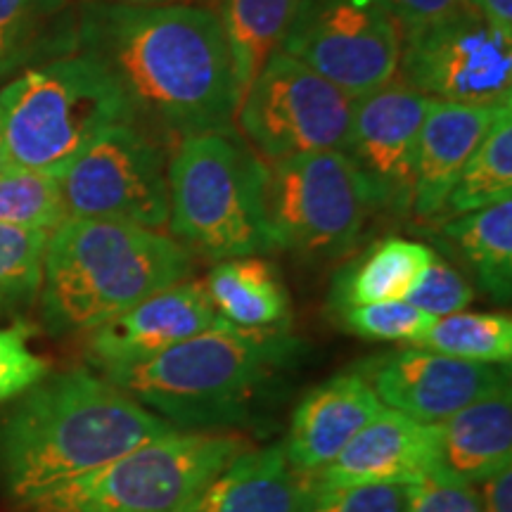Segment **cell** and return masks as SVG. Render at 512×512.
<instances>
[{
  "mask_svg": "<svg viewBox=\"0 0 512 512\" xmlns=\"http://www.w3.org/2000/svg\"><path fill=\"white\" fill-rule=\"evenodd\" d=\"M79 48L119 81L136 124L145 119L181 140L233 131L240 93L221 17L209 5L95 0L81 10Z\"/></svg>",
  "mask_w": 512,
  "mask_h": 512,
  "instance_id": "cell-1",
  "label": "cell"
},
{
  "mask_svg": "<svg viewBox=\"0 0 512 512\" xmlns=\"http://www.w3.org/2000/svg\"><path fill=\"white\" fill-rule=\"evenodd\" d=\"M50 233L0 223V302H24L41 290Z\"/></svg>",
  "mask_w": 512,
  "mask_h": 512,
  "instance_id": "cell-29",
  "label": "cell"
},
{
  "mask_svg": "<svg viewBox=\"0 0 512 512\" xmlns=\"http://www.w3.org/2000/svg\"><path fill=\"white\" fill-rule=\"evenodd\" d=\"M247 444L223 432L176 430L69 479L31 512H185Z\"/></svg>",
  "mask_w": 512,
  "mask_h": 512,
  "instance_id": "cell-7",
  "label": "cell"
},
{
  "mask_svg": "<svg viewBox=\"0 0 512 512\" xmlns=\"http://www.w3.org/2000/svg\"><path fill=\"white\" fill-rule=\"evenodd\" d=\"M339 318H342L344 328L358 337L408 344H418L437 320L408 302L347 306V309H339Z\"/></svg>",
  "mask_w": 512,
  "mask_h": 512,
  "instance_id": "cell-30",
  "label": "cell"
},
{
  "mask_svg": "<svg viewBox=\"0 0 512 512\" xmlns=\"http://www.w3.org/2000/svg\"><path fill=\"white\" fill-rule=\"evenodd\" d=\"M382 408L373 387L356 370L330 377L294 408L283 441L287 460L304 475H316Z\"/></svg>",
  "mask_w": 512,
  "mask_h": 512,
  "instance_id": "cell-18",
  "label": "cell"
},
{
  "mask_svg": "<svg viewBox=\"0 0 512 512\" xmlns=\"http://www.w3.org/2000/svg\"><path fill=\"white\" fill-rule=\"evenodd\" d=\"M401 81L432 100L463 105L512 102V36L475 8L401 38Z\"/></svg>",
  "mask_w": 512,
  "mask_h": 512,
  "instance_id": "cell-12",
  "label": "cell"
},
{
  "mask_svg": "<svg viewBox=\"0 0 512 512\" xmlns=\"http://www.w3.org/2000/svg\"><path fill=\"white\" fill-rule=\"evenodd\" d=\"M437 425H425L384 406L337 458L311 477L313 489L366 484H413L432 475Z\"/></svg>",
  "mask_w": 512,
  "mask_h": 512,
  "instance_id": "cell-16",
  "label": "cell"
},
{
  "mask_svg": "<svg viewBox=\"0 0 512 512\" xmlns=\"http://www.w3.org/2000/svg\"><path fill=\"white\" fill-rule=\"evenodd\" d=\"M302 354V339L285 330H245L219 318L164 354L105 377L176 430L219 432L273 399Z\"/></svg>",
  "mask_w": 512,
  "mask_h": 512,
  "instance_id": "cell-3",
  "label": "cell"
},
{
  "mask_svg": "<svg viewBox=\"0 0 512 512\" xmlns=\"http://www.w3.org/2000/svg\"><path fill=\"white\" fill-rule=\"evenodd\" d=\"M413 347L437 351L460 361L510 366L512 320L508 313L458 311L434 320L425 337Z\"/></svg>",
  "mask_w": 512,
  "mask_h": 512,
  "instance_id": "cell-27",
  "label": "cell"
},
{
  "mask_svg": "<svg viewBox=\"0 0 512 512\" xmlns=\"http://www.w3.org/2000/svg\"><path fill=\"white\" fill-rule=\"evenodd\" d=\"M299 3L302 0H223L219 17L240 100L264 64L283 46Z\"/></svg>",
  "mask_w": 512,
  "mask_h": 512,
  "instance_id": "cell-25",
  "label": "cell"
},
{
  "mask_svg": "<svg viewBox=\"0 0 512 512\" xmlns=\"http://www.w3.org/2000/svg\"><path fill=\"white\" fill-rule=\"evenodd\" d=\"M219 318L204 283L183 280L95 328L93 361L102 373L138 366L209 330Z\"/></svg>",
  "mask_w": 512,
  "mask_h": 512,
  "instance_id": "cell-15",
  "label": "cell"
},
{
  "mask_svg": "<svg viewBox=\"0 0 512 512\" xmlns=\"http://www.w3.org/2000/svg\"><path fill=\"white\" fill-rule=\"evenodd\" d=\"M403 302L418 306L420 311L430 313L434 318H444L451 313L467 311V306L475 302V290L456 266L434 254L432 264L420 275V280Z\"/></svg>",
  "mask_w": 512,
  "mask_h": 512,
  "instance_id": "cell-31",
  "label": "cell"
},
{
  "mask_svg": "<svg viewBox=\"0 0 512 512\" xmlns=\"http://www.w3.org/2000/svg\"><path fill=\"white\" fill-rule=\"evenodd\" d=\"M207 294L216 313L245 330H283L290 297L280 275L259 256L219 261L207 275Z\"/></svg>",
  "mask_w": 512,
  "mask_h": 512,
  "instance_id": "cell-22",
  "label": "cell"
},
{
  "mask_svg": "<svg viewBox=\"0 0 512 512\" xmlns=\"http://www.w3.org/2000/svg\"><path fill=\"white\" fill-rule=\"evenodd\" d=\"M441 235L477 275V283L496 302L512 292V200L453 216Z\"/></svg>",
  "mask_w": 512,
  "mask_h": 512,
  "instance_id": "cell-23",
  "label": "cell"
},
{
  "mask_svg": "<svg viewBox=\"0 0 512 512\" xmlns=\"http://www.w3.org/2000/svg\"><path fill=\"white\" fill-rule=\"evenodd\" d=\"M114 3H128V5H166V3H197V0H114ZM202 5V0H200Z\"/></svg>",
  "mask_w": 512,
  "mask_h": 512,
  "instance_id": "cell-38",
  "label": "cell"
},
{
  "mask_svg": "<svg viewBox=\"0 0 512 512\" xmlns=\"http://www.w3.org/2000/svg\"><path fill=\"white\" fill-rule=\"evenodd\" d=\"M354 370L366 377L382 406L425 425H439L510 384L503 366L460 361L420 347L366 358Z\"/></svg>",
  "mask_w": 512,
  "mask_h": 512,
  "instance_id": "cell-13",
  "label": "cell"
},
{
  "mask_svg": "<svg viewBox=\"0 0 512 512\" xmlns=\"http://www.w3.org/2000/svg\"><path fill=\"white\" fill-rule=\"evenodd\" d=\"M50 366L29 349L27 330H0V403L29 392L48 375Z\"/></svg>",
  "mask_w": 512,
  "mask_h": 512,
  "instance_id": "cell-33",
  "label": "cell"
},
{
  "mask_svg": "<svg viewBox=\"0 0 512 512\" xmlns=\"http://www.w3.org/2000/svg\"><path fill=\"white\" fill-rule=\"evenodd\" d=\"M166 152L150 131L119 124L57 176L67 219H102L159 230L169 223Z\"/></svg>",
  "mask_w": 512,
  "mask_h": 512,
  "instance_id": "cell-10",
  "label": "cell"
},
{
  "mask_svg": "<svg viewBox=\"0 0 512 512\" xmlns=\"http://www.w3.org/2000/svg\"><path fill=\"white\" fill-rule=\"evenodd\" d=\"M356 100L278 50L242 95V133L268 162L304 152L344 150Z\"/></svg>",
  "mask_w": 512,
  "mask_h": 512,
  "instance_id": "cell-9",
  "label": "cell"
},
{
  "mask_svg": "<svg viewBox=\"0 0 512 512\" xmlns=\"http://www.w3.org/2000/svg\"><path fill=\"white\" fill-rule=\"evenodd\" d=\"M408 512H482L477 489L427 475L408 484Z\"/></svg>",
  "mask_w": 512,
  "mask_h": 512,
  "instance_id": "cell-34",
  "label": "cell"
},
{
  "mask_svg": "<svg viewBox=\"0 0 512 512\" xmlns=\"http://www.w3.org/2000/svg\"><path fill=\"white\" fill-rule=\"evenodd\" d=\"M280 50L358 100L399 74L401 29L382 0H302Z\"/></svg>",
  "mask_w": 512,
  "mask_h": 512,
  "instance_id": "cell-11",
  "label": "cell"
},
{
  "mask_svg": "<svg viewBox=\"0 0 512 512\" xmlns=\"http://www.w3.org/2000/svg\"><path fill=\"white\" fill-rule=\"evenodd\" d=\"M190 273L192 254L159 230L67 219L43 256V323L55 335L95 330Z\"/></svg>",
  "mask_w": 512,
  "mask_h": 512,
  "instance_id": "cell-4",
  "label": "cell"
},
{
  "mask_svg": "<svg viewBox=\"0 0 512 512\" xmlns=\"http://www.w3.org/2000/svg\"><path fill=\"white\" fill-rule=\"evenodd\" d=\"M304 512H408V484L313 489Z\"/></svg>",
  "mask_w": 512,
  "mask_h": 512,
  "instance_id": "cell-32",
  "label": "cell"
},
{
  "mask_svg": "<svg viewBox=\"0 0 512 512\" xmlns=\"http://www.w3.org/2000/svg\"><path fill=\"white\" fill-rule=\"evenodd\" d=\"M467 3H470V8H472V0H467Z\"/></svg>",
  "mask_w": 512,
  "mask_h": 512,
  "instance_id": "cell-40",
  "label": "cell"
},
{
  "mask_svg": "<svg viewBox=\"0 0 512 512\" xmlns=\"http://www.w3.org/2000/svg\"><path fill=\"white\" fill-rule=\"evenodd\" d=\"M505 467H512L510 384L439 422L432 475L477 486Z\"/></svg>",
  "mask_w": 512,
  "mask_h": 512,
  "instance_id": "cell-19",
  "label": "cell"
},
{
  "mask_svg": "<svg viewBox=\"0 0 512 512\" xmlns=\"http://www.w3.org/2000/svg\"><path fill=\"white\" fill-rule=\"evenodd\" d=\"M174 240L214 261L275 249L266 216V164L233 131L197 133L166 166Z\"/></svg>",
  "mask_w": 512,
  "mask_h": 512,
  "instance_id": "cell-6",
  "label": "cell"
},
{
  "mask_svg": "<svg viewBox=\"0 0 512 512\" xmlns=\"http://www.w3.org/2000/svg\"><path fill=\"white\" fill-rule=\"evenodd\" d=\"M472 8L491 29L512 36V0H472Z\"/></svg>",
  "mask_w": 512,
  "mask_h": 512,
  "instance_id": "cell-37",
  "label": "cell"
},
{
  "mask_svg": "<svg viewBox=\"0 0 512 512\" xmlns=\"http://www.w3.org/2000/svg\"><path fill=\"white\" fill-rule=\"evenodd\" d=\"M373 185L339 150L268 162L266 216L275 247L311 261L337 259L354 245L370 211Z\"/></svg>",
  "mask_w": 512,
  "mask_h": 512,
  "instance_id": "cell-8",
  "label": "cell"
},
{
  "mask_svg": "<svg viewBox=\"0 0 512 512\" xmlns=\"http://www.w3.org/2000/svg\"><path fill=\"white\" fill-rule=\"evenodd\" d=\"M62 221L67 211L57 176L15 166L0 174V223L53 233Z\"/></svg>",
  "mask_w": 512,
  "mask_h": 512,
  "instance_id": "cell-28",
  "label": "cell"
},
{
  "mask_svg": "<svg viewBox=\"0 0 512 512\" xmlns=\"http://www.w3.org/2000/svg\"><path fill=\"white\" fill-rule=\"evenodd\" d=\"M10 166L60 176L102 133L136 124L105 64L86 53L38 64L0 91Z\"/></svg>",
  "mask_w": 512,
  "mask_h": 512,
  "instance_id": "cell-5",
  "label": "cell"
},
{
  "mask_svg": "<svg viewBox=\"0 0 512 512\" xmlns=\"http://www.w3.org/2000/svg\"><path fill=\"white\" fill-rule=\"evenodd\" d=\"M508 105H463L432 100L422 121L415 155L411 209L420 219L444 216L448 192L453 190L465 164L482 145L486 133Z\"/></svg>",
  "mask_w": 512,
  "mask_h": 512,
  "instance_id": "cell-17",
  "label": "cell"
},
{
  "mask_svg": "<svg viewBox=\"0 0 512 512\" xmlns=\"http://www.w3.org/2000/svg\"><path fill=\"white\" fill-rule=\"evenodd\" d=\"M311 494V477L287 460L278 441L230 460L185 512H304Z\"/></svg>",
  "mask_w": 512,
  "mask_h": 512,
  "instance_id": "cell-20",
  "label": "cell"
},
{
  "mask_svg": "<svg viewBox=\"0 0 512 512\" xmlns=\"http://www.w3.org/2000/svg\"><path fill=\"white\" fill-rule=\"evenodd\" d=\"M430 107L432 98L403 81H389L356 100L342 152L368 178L380 204L411 209L415 155Z\"/></svg>",
  "mask_w": 512,
  "mask_h": 512,
  "instance_id": "cell-14",
  "label": "cell"
},
{
  "mask_svg": "<svg viewBox=\"0 0 512 512\" xmlns=\"http://www.w3.org/2000/svg\"><path fill=\"white\" fill-rule=\"evenodd\" d=\"M434 249L406 238H387L344 273L337 285V309L403 302L432 264Z\"/></svg>",
  "mask_w": 512,
  "mask_h": 512,
  "instance_id": "cell-24",
  "label": "cell"
},
{
  "mask_svg": "<svg viewBox=\"0 0 512 512\" xmlns=\"http://www.w3.org/2000/svg\"><path fill=\"white\" fill-rule=\"evenodd\" d=\"M505 200H512V107L496 119L465 164L448 192L444 214L463 216Z\"/></svg>",
  "mask_w": 512,
  "mask_h": 512,
  "instance_id": "cell-26",
  "label": "cell"
},
{
  "mask_svg": "<svg viewBox=\"0 0 512 512\" xmlns=\"http://www.w3.org/2000/svg\"><path fill=\"white\" fill-rule=\"evenodd\" d=\"M10 169V157L8 147H5V136H3V119H0V174Z\"/></svg>",
  "mask_w": 512,
  "mask_h": 512,
  "instance_id": "cell-39",
  "label": "cell"
},
{
  "mask_svg": "<svg viewBox=\"0 0 512 512\" xmlns=\"http://www.w3.org/2000/svg\"><path fill=\"white\" fill-rule=\"evenodd\" d=\"M171 432L174 425L105 375L74 368L43 377L0 422V479L29 505Z\"/></svg>",
  "mask_w": 512,
  "mask_h": 512,
  "instance_id": "cell-2",
  "label": "cell"
},
{
  "mask_svg": "<svg viewBox=\"0 0 512 512\" xmlns=\"http://www.w3.org/2000/svg\"><path fill=\"white\" fill-rule=\"evenodd\" d=\"M382 3L399 24L401 38L470 8L467 0H382Z\"/></svg>",
  "mask_w": 512,
  "mask_h": 512,
  "instance_id": "cell-35",
  "label": "cell"
},
{
  "mask_svg": "<svg viewBox=\"0 0 512 512\" xmlns=\"http://www.w3.org/2000/svg\"><path fill=\"white\" fill-rule=\"evenodd\" d=\"M69 0H0V81L79 50Z\"/></svg>",
  "mask_w": 512,
  "mask_h": 512,
  "instance_id": "cell-21",
  "label": "cell"
},
{
  "mask_svg": "<svg viewBox=\"0 0 512 512\" xmlns=\"http://www.w3.org/2000/svg\"><path fill=\"white\" fill-rule=\"evenodd\" d=\"M482 512H512V467L475 486Z\"/></svg>",
  "mask_w": 512,
  "mask_h": 512,
  "instance_id": "cell-36",
  "label": "cell"
}]
</instances>
